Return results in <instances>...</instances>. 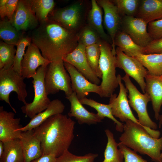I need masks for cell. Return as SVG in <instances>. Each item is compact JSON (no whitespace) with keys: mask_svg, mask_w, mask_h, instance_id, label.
<instances>
[{"mask_svg":"<svg viewBox=\"0 0 162 162\" xmlns=\"http://www.w3.org/2000/svg\"><path fill=\"white\" fill-rule=\"evenodd\" d=\"M162 53V37L153 40L144 48V54Z\"/></svg>","mask_w":162,"mask_h":162,"instance_id":"cell-41","label":"cell"},{"mask_svg":"<svg viewBox=\"0 0 162 162\" xmlns=\"http://www.w3.org/2000/svg\"><path fill=\"white\" fill-rule=\"evenodd\" d=\"M101 8L96 0L91 1V8L87 16V25L97 32L102 39L112 45V42L110 37L106 33L104 29Z\"/></svg>","mask_w":162,"mask_h":162,"instance_id":"cell-24","label":"cell"},{"mask_svg":"<svg viewBox=\"0 0 162 162\" xmlns=\"http://www.w3.org/2000/svg\"><path fill=\"white\" fill-rule=\"evenodd\" d=\"M148 24L140 18L124 16L122 17L120 28L137 44L145 48L153 40L148 31Z\"/></svg>","mask_w":162,"mask_h":162,"instance_id":"cell-11","label":"cell"},{"mask_svg":"<svg viewBox=\"0 0 162 162\" xmlns=\"http://www.w3.org/2000/svg\"><path fill=\"white\" fill-rule=\"evenodd\" d=\"M105 132L107 141L104 153V159L102 162H123V154L118 148V143L116 142L113 134L108 129H105Z\"/></svg>","mask_w":162,"mask_h":162,"instance_id":"cell-29","label":"cell"},{"mask_svg":"<svg viewBox=\"0 0 162 162\" xmlns=\"http://www.w3.org/2000/svg\"><path fill=\"white\" fill-rule=\"evenodd\" d=\"M51 62L42 55L39 49L32 42L27 46L21 63V75L24 78H32L39 67Z\"/></svg>","mask_w":162,"mask_h":162,"instance_id":"cell-17","label":"cell"},{"mask_svg":"<svg viewBox=\"0 0 162 162\" xmlns=\"http://www.w3.org/2000/svg\"><path fill=\"white\" fill-rule=\"evenodd\" d=\"M20 140L24 162H31L43 155L41 142L35 135L33 130L22 132Z\"/></svg>","mask_w":162,"mask_h":162,"instance_id":"cell-20","label":"cell"},{"mask_svg":"<svg viewBox=\"0 0 162 162\" xmlns=\"http://www.w3.org/2000/svg\"><path fill=\"white\" fill-rule=\"evenodd\" d=\"M48 65L41 66L39 67L35 74L32 76V83L34 90L33 100L31 103H27L21 107L22 112L25 115L26 117L31 119L45 110L51 102L48 97L44 82Z\"/></svg>","mask_w":162,"mask_h":162,"instance_id":"cell-7","label":"cell"},{"mask_svg":"<svg viewBox=\"0 0 162 162\" xmlns=\"http://www.w3.org/2000/svg\"><path fill=\"white\" fill-rule=\"evenodd\" d=\"M56 158L53 154H43L40 158L31 162H55Z\"/></svg>","mask_w":162,"mask_h":162,"instance_id":"cell-42","label":"cell"},{"mask_svg":"<svg viewBox=\"0 0 162 162\" xmlns=\"http://www.w3.org/2000/svg\"><path fill=\"white\" fill-rule=\"evenodd\" d=\"M79 43L87 47L99 43L102 39L97 32L88 25L77 33Z\"/></svg>","mask_w":162,"mask_h":162,"instance_id":"cell-35","label":"cell"},{"mask_svg":"<svg viewBox=\"0 0 162 162\" xmlns=\"http://www.w3.org/2000/svg\"><path fill=\"white\" fill-rule=\"evenodd\" d=\"M79 100L82 104L88 106L94 109L97 112V114L104 119L105 117L110 119L116 124V130L120 132H123L124 124L117 120L113 115L110 104H101L86 97Z\"/></svg>","mask_w":162,"mask_h":162,"instance_id":"cell-27","label":"cell"},{"mask_svg":"<svg viewBox=\"0 0 162 162\" xmlns=\"http://www.w3.org/2000/svg\"><path fill=\"white\" fill-rule=\"evenodd\" d=\"M97 153H89L83 156H78L65 150L60 156L56 158L55 162H94L98 157Z\"/></svg>","mask_w":162,"mask_h":162,"instance_id":"cell-37","label":"cell"},{"mask_svg":"<svg viewBox=\"0 0 162 162\" xmlns=\"http://www.w3.org/2000/svg\"><path fill=\"white\" fill-rule=\"evenodd\" d=\"M67 71L63 60L51 62L48 65L44 78L48 95L60 91H63L66 97L73 93L70 77Z\"/></svg>","mask_w":162,"mask_h":162,"instance_id":"cell-8","label":"cell"},{"mask_svg":"<svg viewBox=\"0 0 162 162\" xmlns=\"http://www.w3.org/2000/svg\"><path fill=\"white\" fill-rule=\"evenodd\" d=\"M3 142L4 150L0 158V162H24V155L20 139Z\"/></svg>","mask_w":162,"mask_h":162,"instance_id":"cell-26","label":"cell"},{"mask_svg":"<svg viewBox=\"0 0 162 162\" xmlns=\"http://www.w3.org/2000/svg\"><path fill=\"white\" fill-rule=\"evenodd\" d=\"M162 78V75H161V76H160Z\"/></svg>","mask_w":162,"mask_h":162,"instance_id":"cell-46","label":"cell"},{"mask_svg":"<svg viewBox=\"0 0 162 162\" xmlns=\"http://www.w3.org/2000/svg\"><path fill=\"white\" fill-rule=\"evenodd\" d=\"M15 46L0 42V69L13 67L16 49Z\"/></svg>","mask_w":162,"mask_h":162,"instance_id":"cell-32","label":"cell"},{"mask_svg":"<svg viewBox=\"0 0 162 162\" xmlns=\"http://www.w3.org/2000/svg\"><path fill=\"white\" fill-rule=\"evenodd\" d=\"M32 43L31 37L23 34L16 46V49L13 68L16 72L21 74V63L25 53V49Z\"/></svg>","mask_w":162,"mask_h":162,"instance_id":"cell-36","label":"cell"},{"mask_svg":"<svg viewBox=\"0 0 162 162\" xmlns=\"http://www.w3.org/2000/svg\"><path fill=\"white\" fill-rule=\"evenodd\" d=\"M75 122L66 115H54L33 129L41 142L43 154L56 158L68 149L74 138Z\"/></svg>","mask_w":162,"mask_h":162,"instance_id":"cell-2","label":"cell"},{"mask_svg":"<svg viewBox=\"0 0 162 162\" xmlns=\"http://www.w3.org/2000/svg\"><path fill=\"white\" fill-rule=\"evenodd\" d=\"M52 17V20L65 28L77 32L84 26L86 12L84 5L81 2H76L56 10Z\"/></svg>","mask_w":162,"mask_h":162,"instance_id":"cell-9","label":"cell"},{"mask_svg":"<svg viewBox=\"0 0 162 162\" xmlns=\"http://www.w3.org/2000/svg\"><path fill=\"white\" fill-rule=\"evenodd\" d=\"M4 150V142L2 141H0V158L2 155Z\"/></svg>","mask_w":162,"mask_h":162,"instance_id":"cell-43","label":"cell"},{"mask_svg":"<svg viewBox=\"0 0 162 162\" xmlns=\"http://www.w3.org/2000/svg\"><path fill=\"white\" fill-rule=\"evenodd\" d=\"M100 54L99 67L102 73L100 86L103 97H110L119 86L116 75L117 62L116 53L112 51L111 45L101 39L99 42Z\"/></svg>","mask_w":162,"mask_h":162,"instance_id":"cell-5","label":"cell"},{"mask_svg":"<svg viewBox=\"0 0 162 162\" xmlns=\"http://www.w3.org/2000/svg\"><path fill=\"white\" fill-rule=\"evenodd\" d=\"M159 120V128H160L162 125V114L161 115H160Z\"/></svg>","mask_w":162,"mask_h":162,"instance_id":"cell-45","label":"cell"},{"mask_svg":"<svg viewBox=\"0 0 162 162\" xmlns=\"http://www.w3.org/2000/svg\"><path fill=\"white\" fill-rule=\"evenodd\" d=\"M21 31L18 30L7 18L0 21V37L5 43L16 46L23 35Z\"/></svg>","mask_w":162,"mask_h":162,"instance_id":"cell-30","label":"cell"},{"mask_svg":"<svg viewBox=\"0 0 162 162\" xmlns=\"http://www.w3.org/2000/svg\"><path fill=\"white\" fill-rule=\"evenodd\" d=\"M118 147L123 154L124 162H148L138 154L136 152L124 145L118 143Z\"/></svg>","mask_w":162,"mask_h":162,"instance_id":"cell-38","label":"cell"},{"mask_svg":"<svg viewBox=\"0 0 162 162\" xmlns=\"http://www.w3.org/2000/svg\"><path fill=\"white\" fill-rule=\"evenodd\" d=\"M8 1V0H0V7H1L5 5Z\"/></svg>","mask_w":162,"mask_h":162,"instance_id":"cell-44","label":"cell"},{"mask_svg":"<svg viewBox=\"0 0 162 162\" xmlns=\"http://www.w3.org/2000/svg\"><path fill=\"white\" fill-rule=\"evenodd\" d=\"M99 42L86 47L85 52L87 60L92 69L99 78H102V74L99 67L100 54Z\"/></svg>","mask_w":162,"mask_h":162,"instance_id":"cell-33","label":"cell"},{"mask_svg":"<svg viewBox=\"0 0 162 162\" xmlns=\"http://www.w3.org/2000/svg\"><path fill=\"white\" fill-rule=\"evenodd\" d=\"M65 109V106L62 101L58 99L53 100L47 108L31 118L25 126L18 130L22 132L32 130L38 127L50 117L58 114L62 113Z\"/></svg>","mask_w":162,"mask_h":162,"instance_id":"cell-22","label":"cell"},{"mask_svg":"<svg viewBox=\"0 0 162 162\" xmlns=\"http://www.w3.org/2000/svg\"><path fill=\"white\" fill-rule=\"evenodd\" d=\"M125 122L119 143L136 152L147 155L154 162H162V136L153 137L141 125L130 120Z\"/></svg>","mask_w":162,"mask_h":162,"instance_id":"cell-3","label":"cell"},{"mask_svg":"<svg viewBox=\"0 0 162 162\" xmlns=\"http://www.w3.org/2000/svg\"><path fill=\"white\" fill-rule=\"evenodd\" d=\"M66 98L70 104V109L68 113V116L70 118H75L79 124H96L101 122L104 119L97 114L87 110L81 103L75 92H73L70 95Z\"/></svg>","mask_w":162,"mask_h":162,"instance_id":"cell-19","label":"cell"},{"mask_svg":"<svg viewBox=\"0 0 162 162\" xmlns=\"http://www.w3.org/2000/svg\"><path fill=\"white\" fill-rule=\"evenodd\" d=\"M114 46H117L126 55L135 57L140 54H144V48L135 43L125 32L119 30L114 39Z\"/></svg>","mask_w":162,"mask_h":162,"instance_id":"cell-25","label":"cell"},{"mask_svg":"<svg viewBox=\"0 0 162 162\" xmlns=\"http://www.w3.org/2000/svg\"><path fill=\"white\" fill-rule=\"evenodd\" d=\"M24 79L13 67L0 69V100L8 104L15 113L16 111L9 101L10 94L12 92H16L20 101L24 104L27 103L26 99L28 94Z\"/></svg>","mask_w":162,"mask_h":162,"instance_id":"cell-6","label":"cell"},{"mask_svg":"<svg viewBox=\"0 0 162 162\" xmlns=\"http://www.w3.org/2000/svg\"><path fill=\"white\" fill-rule=\"evenodd\" d=\"M64 63L70 77L73 91L76 94L79 100L86 97L90 92L103 98L100 85L90 82L71 64L64 62Z\"/></svg>","mask_w":162,"mask_h":162,"instance_id":"cell-14","label":"cell"},{"mask_svg":"<svg viewBox=\"0 0 162 162\" xmlns=\"http://www.w3.org/2000/svg\"><path fill=\"white\" fill-rule=\"evenodd\" d=\"M117 77L119 86V93L117 96L116 94L112 95L110 97L109 103L111 106L112 114L122 122H125L129 119L141 125L130 108L127 97L128 91L122 82V77L119 74Z\"/></svg>","mask_w":162,"mask_h":162,"instance_id":"cell-12","label":"cell"},{"mask_svg":"<svg viewBox=\"0 0 162 162\" xmlns=\"http://www.w3.org/2000/svg\"><path fill=\"white\" fill-rule=\"evenodd\" d=\"M15 113L0 107V141L3 142L19 139L22 132L18 130L21 128L20 118H15Z\"/></svg>","mask_w":162,"mask_h":162,"instance_id":"cell-18","label":"cell"},{"mask_svg":"<svg viewBox=\"0 0 162 162\" xmlns=\"http://www.w3.org/2000/svg\"><path fill=\"white\" fill-rule=\"evenodd\" d=\"M30 37L43 56L51 62L63 60L79 44L77 32L49 19L40 23Z\"/></svg>","mask_w":162,"mask_h":162,"instance_id":"cell-1","label":"cell"},{"mask_svg":"<svg viewBox=\"0 0 162 162\" xmlns=\"http://www.w3.org/2000/svg\"><path fill=\"white\" fill-rule=\"evenodd\" d=\"M116 55L117 68L123 70L126 74L134 79L142 92L145 93V78L148 73L147 70L137 59L126 55L117 47Z\"/></svg>","mask_w":162,"mask_h":162,"instance_id":"cell-10","label":"cell"},{"mask_svg":"<svg viewBox=\"0 0 162 162\" xmlns=\"http://www.w3.org/2000/svg\"><path fill=\"white\" fill-rule=\"evenodd\" d=\"M86 47L79 43L75 49L64 58L63 61L72 65L90 82L98 85L100 83V79L88 63L86 54Z\"/></svg>","mask_w":162,"mask_h":162,"instance_id":"cell-16","label":"cell"},{"mask_svg":"<svg viewBox=\"0 0 162 162\" xmlns=\"http://www.w3.org/2000/svg\"><path fill=\"white\" fill-rule=\"evenodd\" d=\"M146 68L148 74L162 75V53L140 54L134 57Z\"/></svg>","mask_w":162,"mask_h":162,"instance_id":"cell-28","label":"cell"},{"mask_svg":"<svg viewBox=\"0 0 162 162\" xmlns=\"http://www.w3.org/2000/svg\"><path fill=\"white\" fill-rule=\"evenodd\" d=\"M96 1L103 10V23L112 40V51L116 53L114 39L117 32L121 28L122 16L117 7L112 1L98 0Z\"/></svg>","mask_w":162,"mask_h":162,"instance_id":"cell-15","label":"cell"},{"mask_svg":"<svg viewBox=\"0 0 162 162\" xmlns=\"http://www.w3.org/2000/svg\"><path fill=\"white\" fill-rule=\"evenodd\" d=\"M148 32L152 40L162 37V19L152 21L148 23Z\"/></svg>","mask_w":162,"mask_h":162,"instance_id":"cell-39","label":"cell"},{"mask_svg":"<svg viewBox=\"0 0 162 162\" xmlns=\"http://www.w3.org/2000/svg\"><path fill=\"white\" fill-rule=\"evenodd\" d=\"M30 2L32 9L40 23L48 19V14L55 5L53 0H30Z\"/></svg>","mask_w":162,"mask_h":162,"instance_id":"cell-31","label":"cell"},{"mask_svg":"<svg viewBox=\"0 0 162 162\" xmlns=\"http://www.w3.org/2000/svg\"><path fill=\"white\" fill-rule=\"evenodd\" d=\"M145 80V92L150 97L155 118L159 120L162 105V78L161 76L152 75L148 73Z\"/></svg>","mask_w":162,"mask_h":162,"instance_id":"cell-21","label":"cell"},{"mask_svg":"<svg viewBox=\"0 0 162 162\" xmlns=\"http://www.w3.org/2000/svg\"><path fill=\"white\" fill-rule=\"evenodd\" d=\"M140 0H114L112 1L117 7L122 16H135L138 11Z\"/></svg>","mask_w":162,"mask_h":162,"instance_id":"cell-34","label":"cell"},{"mask_svg":"<svg viewBox=\"0 0 162 162\" xmlns=\"http://www.w3.org/2000/svg\"><path fill=\"white\" fill-rule=\"evenodd\" d=\"M122 80L124 82L129 92V104L136 112L139 123L151 136L159 138L160 132L156 130L157 125L151 119L147 110V104L151 101L148 94L146 92L144 94L140 93L127 74L122 77Z\"/></svg>","mask_w":162,"mask_h":162,"instance_id":"cell-4","label":"cell"},{"mask_svg":"<svg viewBox=\"0 0 162 162\" xmlns=\"http://www.w3.org/2000/svg\"><path fill=\"white\" fill-rule=\"evenodd\" d=\"M12 25L18 30H32L39 25V22L33 10L30 0L18 1L16 9L9 20Z\"/></svg>","mask_w":162,"mask_h":162,"instance_id":"cell-13","label":"cell"},{"mask_svg":"<svg viewBox=\"0 0 162 162\" xmlns=\"http://www.w3.org/2000/svg\"><path fill=\"white\" fill-rule=\"evenodd\" d=\"M135 17L142 19L148 24L162 19V0H142Z\"/></svg>","mask_w":162,"mask_h":162,"instance_id":"cell-23","label":"cell"},{"mask_svg":"<svg viewBox=\"0 0 162 162\" xmlns=\"http://www.w3.org/2000/svg\"><path fill=\"white\" fill-rule=\"evenodd\" d=\"M18 0H8L4 6L0 7V16L2 19L7 18L10 20L16 9Z\"/></svg>","mask_w":162,"mask_h":162,"instance_id":"cell-40","label":"cell"}]
</instances>
